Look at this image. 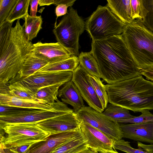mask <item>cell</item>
Segmentation results:
<instances>
[{"label":"cell","instance_id":"7a4b0ae2","mask_svg":"<svg viewBox=\"0 0 153 153\" xmlns=\"http://www.w3.org/2000/svg\"><path fill=\"white\" fill-rule=\"evenodd\" d=\"M105 86L109 103L134 112L153 110V82L142 75Z\"/></svg>","mask_w":153,"mask_h":153},{"label":"cell","instance_id":"f1b7e54d","mask_svg":"<svg viewBox=\"0 0 153 153\" xmlns=\"http://www.w3.org/2000/svg\"><path fill=\"white\" fill-rule=\"evenodd\" d=\"M89 78L96 93L105 109L108 102V96L105 85L103 84L100 78L90 75Z\"/></svg>","mask_w":153,"mask_h":153},{"label":"cell","instance_id":"8fae6325","mask_svg":"<svg viewBox=\"0 0 153 153\" xmlns=\"http://www.w3.org/2000/svg\"><path fill=\"white\" fill-rule=\"evenodd\" d=\"M71 80L89 106L102 113L104 110L90 81L89 74L79 65L73 72Z\"/></svg>","mask_w":153,"mask_h":153},{"label":"cell","instance_id":"7c38bea8","mask_svg":"<svg viewBox=\"0 0 153 153\" xmlns=\"http://www.w3.org/2000/svg\"><path fill=\"white\" fill-rule=\"evenodd\" d=\"M80 122L73 112L37 123L42 129L50 134L72 130L80 128Z\"/></svg>","mask_w":153,"mask_h":153},{"label":"cell","instance_id":"4dcf8cb0","mask_svg":"<svg viewBox=\"0 0 153 153\" xmlns=\"http://www.w3.org/2000/svg\"><path fill=\"white\" fill-rule=\"evenodd\" d=\"M140 112L142 114L139 116L130 119H120L117 121L119 123H143L153 122V114L148 110H144Z\"/></svg>","mask_w":153,"mask_h":153},{"label":"cell","instance_id":"d6a6232c","mask_svg":"<svg viewBox=\"0 0 153 153\" xmlns=\"http://www.w3.org/2000/svg\"><path fill=\"white\" fill-rule=\"evenodd\" d=\"M17 0H0V24L6 19Z\"/></svg>","mask_w":153,"mask_h":153},{"label":"cell","instance_id":"ee69618b","mask_svg":"<svg viewBox=\"0 0 153 153\" xmlns=\"http://www.w3.org/2000/svg\"><path fill=\"white\" fill-rule=\"evenodd\" d=\"M5 153H19L17 151L11 148H6L4 149Z\"/></svg>","mask_w":153,"mask_h":153},{"label":"cell","instance_id":"f35d334b","mask_svg":"<svg viewBox=\"0 0 153 153\" xmlns=\"http://www.w3.org/2000/svg\"><path fill=\"white\" fill-rule=\"evenodd\" d=\"M137 146L139 149L149 153H153V144H145L140 142H137Z\"/></svg>","mask_w":153,"mask_h":153},{"label":"cell","instance_id":"e575fe53","mask_svg":"<svg viewBox=\"0 0 153 153\" xmlns=\"http://www.w3.org/2000/svg\"><path fill=\"white\" fill-rule=\"evenodd\" d=\"M17 107L0 105V115L6 114L19 111L30 110Z\"/></svg>","mask_w":153,"mask_h":153},{"label":"cell","instance_id":"cb8c5ba5","mask_svg":"<svg viewBox=\"0 0 153 153\" xmlns=\"http://www.w3.org/2000/svg\"><path fill=\"white\" fill-rule=\"evenodd\" d=\"M24 19L23 25L25 34L28 40L31 42L42 29V18L41 16H32L28 14Z\"/></svg>","mask_w":153,"mask_h":153},{"label":"cell","instance_id":"83f0119b","mask_svg":"<svg viewBox=\"0 0 153 153\" xmlns=\"http://www.w3.org/2000/svg\"><path fill=\"white\" fill-rule=\"evenodd\" d=\"M105 115L117 121L134 117L131 114L129 110L122 107L109 103L102 112Z\"/></svg>","mask_w":153,"mask_h":153},{"label":"cell","instance_id":"5b68a950","mask_svg":"<svg viewBox=\"0 0 153 153\" xmlns=\"http://www.w3.org/2000/svg\"><path fill=\"white\" fill-rule=\"evenodd\" d=\"M126 25L107 6H98L85 22V29L92 41L102 40L123 33Z\"/></svg>","mask_w":153,"mask_h":153},{"label":"cell","instance_id":"44dd1931","mask_svg":"<svg viewBox=\"0 0 153 153\" xmlns=\"http://www.w3.org/2000/svg\"><path fill=\"white\" fill-rule=\"evenodd\" d=\"M88 147L87 140L82 132L56 148L50 153H75Z\"/></svg>","mask_w":153,"mask_h":153},{"label":"cell","instance_id":"d6986e66","mask_svg":"<svg viewBox=\"0 0 153 153\" xmlns=\"http://www.w3.org/2000/svg\"><path fill=\"white\" fill-rule=\"evenodd\" d=\"M107 6L120 21L127 25L134 20L131 0H108Z\"/></svg>","mask_w":153,"mask_h":153},{"label":"cell","instance_id":"7402d4cb","mask_svg":"<svg viewBox=\"0 0 153 153\" xmlns=\"http://www.w3.org/2000/svg\"><path fill=\"white\" fill-rule=\"evenodd\" d=\"M79 63L78 57L74 56L63 60L48 63L37 72L70 71L73 72L78 66Z\"/></svg>","mask_w":153,"mask_h":153},{"label":"cell","instance_id":"2e32d148","mask_svg":"<svg viewBox=\"0 0 153 153\" xmlns=\"http://www.w3.org/2000/svg\"><path fill=\"white\" fill-rule=\"evenodd\" d=\"M0 105L26 109L48 111L56 110L67 106L58 100L53 104H43L34 100L23 99L13 96L10 94L9 92L0 93Z\"/></svg>","mask_w":153,"mask_h":153},{"label":"cell","instance_id":"6da1fadb","mask_svg":"<svg viewBox=\"0 0 153 153\" xmlns=\"http://www.w3.org/2000/svg\"><path fill=\"white\" fill-rule=\"evenodd\" d=\"M91 45L101 78L108 84L142 75L122 34L92 41Z\"/></svg>","mask_w":153,"mask_h":153},{"label":"cell","instance_id":"74e56055","mask_svg":"<svg viewBox=\"0 0 153 153\" xmlns=\"http://www.w3.org/2000/svg\"><path fill=\"white\" fill-rule=\"evenodd\" d=\"M141 74L148 80L153 81V66L142 70Z\"/></svg>","mask_w":153,"mask_h":153},{"label":"cell","instance_id":"f546056e","mask_svg":"<svg viewBox=\"0 0 153 153\" xmlns=\"http://www.w3.org/2000/svg\"><path fill=\"white\" fill-rule=\"evenodd\" d=\"M143 2L144 9L143 18L140 20L153 33V0H143Z\"/></svg>","mask_w":153,"mask_h":153},{"label":"cell","instance_id":"f6af8a7d","mask_svg":"<svg viewBox=\"0 0 153 153\" xmlns=\"http://www.w3.org/2000/svg\"><path fill=\"white\" fill-rule=\"evenodd\" d=\"M0 153H5L4 151V149L6 148V147L4 144L3 143H0Z\"/></svg>","mask_w":153,"mask_h":153},{"label":"cell","instance_id":"4316f807","mask_svg":"<svg viewBox=\"0 0 153 153\" xmlns=\"http://www.w3.org/2000/svg\"><path fill=\"white\" fill-rule=\"evenodd\" d=\"M30 0H17L6 21L11 23L16 20L25 19L28 14V9Z\"/></svg>","mask_w":153,"mask_h":153},{"label":"cell","instance_id":"1f68e13d","mask_svg":"<svg viewBox=\"0 0 153 153\" xmlns=\"http://www.w3.org/2000/svg\"><path fill=\"white\" fill-rule=\"evenodd\" d=\"M130 142L121 139L114 141L113 148L127 153H149L141 149H134L130 144Z\"/></svg>","mask_w":153,"mask_h":153},{"label":"cell","instance_id":"bcb514c9","mask_svg":"<svg viewBox=\"0 0 153 153\" xmlns=\"http://www.w3.org/2000/svg\"><path fill=\"white\" fill-rule=\"evenodd\" d=\"M100 153H119L116 151L113 150L110 151H105L99 152Z\"/></svg>","mask_w":153,"mask_h":153},{"label":"cell","instance_id":"d590c367","mask_svg":"<svg viewBox=\"0 0 153 153\" xmlns=\"http://www.w3.org/2000/svg\"><path fill=\"white\" fill-rule=\"evenodd\" d=\"M68 6L64 4L57 6L55 9V13L57 17L66 14L68 11Z\"/></svg>","mask_w":153,"mask_h":153},{"label":"cell","instance_id":"484cf974","mask_svg":"<svg viewBox=\"0 0 153 153\" xmlns=\"http://www.w3.org/2000/svg\"><path fill=\"white\" fill-rule=\"evenodd\" d=\"M7 85L9 93L11 96L20 99L39 102L36 98L35 94L26 88L19 81L10 82Z\"/></svg>","mask_w":153,"mask_h":153},{"label":"cell","instance_id":"836d02e7","mask_svg":"<svg viewBox=\"0 0 153 153\" xmlns=\"http://www.w3.org/2000/svg\"><path fill=\"white\" fill-rule=\"evenodd\" d=\"M131 4L134 20H141L144 8L143 0H131Z\"/></svg>","mask_w":153,"mask_h":153},{"label":"cell","instance_id":"8d00e7d4","mask_svg":"<svg viewBox=\"0 0 153 153\" xmlns=\"http://www.w3.org/2000/svg\"><path fill=\"white\" fill-rule=\"evenodd\" d=\"M39 1V0H30V16H36Z\"/></svg>","mask_w":153,"mask_h":153},{"label":"cell","instance_id":"52a82bcc","mask_svg":"<svg viewBox=\"0 0 153 153\" xmlns=\"http://www.w3.org/2000/svg\"><path fill=\"white\" fill-rule=\"evenodd\" d=\"M0 126L5 134L0 139V143L9 148L30 146L46 140L50 135L40 128L36 123L0 125Z\"/></svg>","mask_w":153,"mask_h":153},{"label":"cell","instance_id":"4fadbf2b","mask_svg":"<svg viewBox=\"0 0 153 153\" xmlns=\"http://www.w3.org/2000/svg\"><path fill=\"white\" fill-rule=\"evenodd\" d=\"M32 52L48 63L63 60L74 56L68 49L57 42H38L33 44Z\"/></svg>","mask_w":153,"mask_h":153},{"label":"cell","instance_id":"e0dca14e","mask_svg":"<svg viewBox=\"0 0 153 153\" xmlns=\"http://www.w3.org/2000/svg\"><path fill=\"white\" fill-rule=\"evenodd\" d=\"M120 126L123 138L153 144V122L121 124Z\"/></svg>","mask_w":153,"mask_h":153},{"label":"cell","instance_id":"60d3db41","mask_svg":"<svg viewBox=\"0 0 153 153\" xmlns=\"http://www.w3.org/2000/svg\"><path fill=\"white\" fill-rule=\"evenodd\" d=\"M54 0H39V5L40 6H48L53 4Z\"/></svg>","mask_w":153,"mask_h":153},{"label":"cell","instance_id":"277c9868","mask_svg":"<svg viewBox=\"0 0 153 153\" xmlns=\"http://www.w3.org/2000/svg\"><path fill=\"white\" fill-rule=\"evenodd\" d=\"M122 35L138 67L142 70L153 66V33L140 20L126 25Z\"/></svg>","mask_w":153,"mask_h":153},{"label":"cell","instance_id":"ba28073f","mask_svg":"<svg viewBox=\"0 0 153 153\" xmlns=\"http://www.w3.org/2000/svg\"><path fill=\"white\" fill-rule=\"evenodd\" d=\"M80 122L87 123L103 132L114 141L123 138L120 124L116 120L90 106H85L76 112Z\"/></svg>","mask_w":153,"mask_h":153},{"label":"cell","instance_id":"b9f144b4","mask_svg":"<svg viewBox=\"0 0 153 153\" xmlns=\"http://www.w3.org/2000/svg\"><path fill=\"white\" fill-rule=\"evenodd\" d=\"M30 146H23L11 149L17 151L19 153H24L27 150Z\"/></svg>","mask_w":153,"mask_h":153},{"label":"cell","instance_id":"ac0fdd59","mask_svg":"<svg viewBox=\"0 0 153 153\" xmlns=\"http://www.w3.org/2000/svg\"><path fill=\"white\" fill-rule=\"evenodd\" d=\"M58 96L63 102L71 105L76 113L85 106L79 90L71 79L59 89Z\"/></svg>","mask_w":153,"mask_h":153},{"label":"cell","instance_id":"3957f363","mask_svg":"<svg viewBox=\"0 0 153 153\" xmlns=\"http://www.w3.org/2000/svg\"><path fill=\"white\" fill-rule=\"evenodd\" d=\"M20 20L12 27L5 43L0 47V85H7L16 76L33 49V44L28 40Z\"/></svg>","mask_w":153,"mask_h":153},{"label":"cell","instance_id":"d4e9b609","mask_svg":"<svg viewBox=\"0 0 153 153\" xmlns=\"http://www.w3.org/2000/svg\"><path fill=\"white\" fill-rule=\"evenodd\" d=\"M63 85L58 84L45 87L39 89L35 94L36 100L43 104H52L58 100L59 90Z\"/></svg>","mask_w":153,"mask_h":153},{"label":"cell","instance_id":"5bb4252c","mask_svg":"<svg viewBox=\"0 0 153 153\" xmlns=\"http://www.w3.org/2000/svg\"><path fill=\"white\" fill-rule=\"evenodd\" d=\"M82 132L80 128L50 134L46 140L30 145L24 153H50Z\"/></svg>","mask_w":153,"mask_h":153},{"label":"cell","instance_id":"ffe728a7","mask_svg":"<svg viewBox=\"0 0 153 153\" xmlns=\"http://www.w3.org/2000/svg\"><path fill=\"white\" fill-rule=\"evenodd\" d=\"M48 63L36 56L33 53L25 59L22 68L16 76L10 82L15 81L33 74L41 69Z\"/></svg>","mask_w":153,"mask_h":153},{"label":"cell","instance_id":"ab89813d","mask_svg":"<svg viewBox=\"0 0 153 153\" xmlns=\"http://www.w3.org/2000/svg\"><path fill=\"white\" fill-rule=\"evenodd\" d=\"M76 0H54L53 4L58 5L61 4H64L68 7H71L74 4Z\"/></svg>","mask_w":153,"mask_h":153},{"label":"cell","instance_id":"30bf717a","mask_svg":"<svg viewBox=\"0 0 153 153\" xmlns=\"http://www.w3.org/2000/svg\"><path fill=\"white\" fill-rule=\"evenodd\" d=\"M73 74V72L70 71L37 72L15 81H19L36 94L37 91L42 88L56 84L64 85L71 79Z\"/></svg>","mask_w":153,"mask_h":153},{"label":"cell","instance_id":"7bdbcfd3","mask_svg":"<svg viewBox=\"0 0 153 153\" xmlns=\"http://www.w3.org/2000/svg\"><path fill=\"white\" fill-rule=\"evenodd\" d=\"M75 153H99V152L94 151L89 148H87Z\"/></svg>","mask_w":153,"mask_h":153},{"label":"cell","instance_id":"9a60e30c","mask_svg":"<svg viewBox=\"0 0 153 153\" xmlns=\"http://www.w3.org/2000/svg\"><path fill=\"white\" fill-rule=\"evenodd\" d=\"M80 122V128L87 140L88 148L99 152L113 150V140L91 125Z\"/></svg>","mask_w":153,"mask_h":153},{"label":"cell","instance_id":"603a6c76","mask_svg":"<svg viewBox=\"0 0 153 153\" xmlns=\"http://www.w3.org/2000/svg\"><path fill=\"white\" fill-rule=\"evenodd\" d=\"M78 58L79 65L89 75L101 78L98 63L91 51L82 52Z\"/></svg>","mask_w":153,"mask_h":153},{"label":"cell","instance_id":"9c48e42d","mask_svg":"<svg viewBox=\"0 0 153 153\" xmlns=\"http://www.w3.org/2000/svg\"><path fill=\"white\" fill-rule=\"evenodd\" d=\"M74 112L68 106L53 111L31 109L0 115V125L37 123L49 118Z\"/></svg>","mask_w":153,"mask_h":153},{"label":"cell","instance_id":"8992f818","mask_svg":"<svg viewBox=\"0 0 153 153\" xmlns=\"http://www.w3.org/2000/svg\"><path fill=\"white\" fill-rule=\"evenodd\" d=\"M85 29V23L76 10L70 7L58 24L53 30L57 42L79 56V39Z\"/></svg>","mask_w":153,"mask_h":153}]
</instances>
